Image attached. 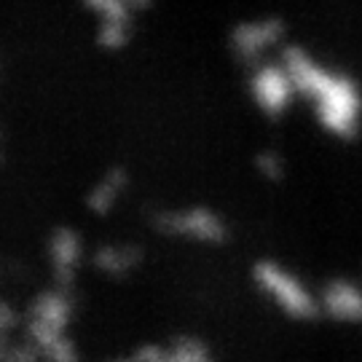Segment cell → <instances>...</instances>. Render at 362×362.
<instances>
[{
	"label": "cell",
	"mask_w": 362,
	"mask_h": 362,
	"mask_svg": "<svg viewBox=\"0 0 362 362\" xmlns=\"http://www.w3.org/2000/svg\"><path fill=\"white\" fill-rule=\"evenodd\" d=\"M282 43V25L279 22H255L239 27V49L250 57L269 52L272 46Z\"/></svg>",
	"instance_id": "1"
}]
</instances>
